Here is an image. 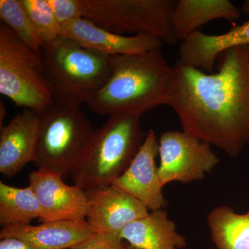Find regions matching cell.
Returning a JSON list of instances; mask_svg holds the SVG:
<instances>
[{
  "label": "cell",
  "mask_w": 249,
  "mask_h": 249,
  "mask_svg": "<svg viewBox=\"0 0 249 249\" xmlns=\"http://www.w3.org/2000/svg\"><path fill=\"white\" fill-rule=\"evenodd\" d=\"M61 175L37 170L29 174V186L41 207V222L70 220L85 222L88 198L79 186H69Z\"/></svg>",
  "instance_id": "cell-10"
},
{
  "label": "cell",
  "mask_w": 249,
  "mask_h": 249,
  "mask_svg": "<svg viewBox=\"0 0 249 249\" xmlns=\"http://www.w3.org/2000/svg\"><path fill=\"white\" fill-rule=\"evenodd\" d=\"M159 149L160 143L155 131L150 129L128 168L111 183L133 196L152 211L163 209L168 205L155 162Z\"/></svg>",
  "instance_id": "cell-11"
},
{
  "label": "cell",
  "mask_w": 249,
  "mask_h": 249,
  "mask_svg": "<svg viewBox=\"0 0 249 249\" xmlns=\"http://www.w3.org/2000/svg\"><path fill=\"white\" fill-rule=\"evenodd\" d=\"M44 74L55 101L81 106L111 76L109 56L60 37L40 51Z\"/></svg>",
  "instance_id": "cell-4"
},
{
  "label": "cell",
  "mask_w": 249,
  "mask_h": 249,
  "mask_svg": "<svg viewBox=\"0 0 249 249\" xmlns=\"http://www.w3.org/2000/svg\"><path fill=\"white\" fill-rule=\"evenodd\" d=\"M38 116L37 149L34 163L65 178L84 151L94 132L80 106L53 100Z\"/></svg>",
  "instance_id": "cell-5"
},
{
  "label": "cell",
  "mask_w": 249,
  "mask_h": 249,
  "mask_svg": "<svg viewBox=\"0 0 249 249\" xmlns=\"http://www.w3.org/2000/svg\"><path fill=\"white\" fill-rule=\"evenodd\" d=\"M241 10L229 0H179L172 14L178 42H182L199 27L215 19L231 23L240 19Z\"/></svg>",
  "instance_id": "cell-17"
},
{
  "label": "cell",
  "mask_w": 249,
  "mask_h": 249,
  "mask_svg": "<svg viewBox=\"0 0 249 249\" xmlns=\"http://www.w3.org/2000/svg\"><path fill=\"white\" fill-rule=\"evenodd\" d=\"M71 249H135L120 236L107 233H94Z\"/></svg>",
  "instance_id": "cell-22"
},
{
  "label": "cell",
  "mask_w": 249,
  "mask_h": 249,
  "mask_svg": "<svg viewBox=\"0 0 249 249\" xmlns=\"http://www.w3.org/2000/svg\"><path fill=\"white\" fill-rule=\"evenodd\" d=\"M60 37L76 41L85 48L107 56L137 55L160 50L163 43L145 34L124 36L106 30L85 18L62 24Z\"/></svg>",
  "instance_id": "cell-12"
},
{
  "label": "cell",
  "mask_w": 249,
  "mask_h": 249,
  "mask_svg": "<svg viewBox=\"0 0 249 249\" xmlns=\"http://www.w3.org/2000/svg\"><path fill=\"white\" fill-rule=\"evenodd\" d=\"M0 249H33L25 242L17 238L9 237L1 239Z\"/></svg>",
  "instance_id": "cell-24"
},
{
  "label": "cell",
  "mask_w": 249,
  "mask_h": 249,
  "mask_svg": "<svg viewBox=\"0 0 249 249\" xmlns=\"http://www.w3.org/2000/svg\"><path fill=\"white\" fill-rule=\"evenodd\" d=\"M0 93L36 113L53 101L40 54L4 24L0 25Z\"/></svg>",
  "instance_id": "cell-7"
},
{
  "label": "cell",
  "mask_w": 249,
  "mask_h": 249,
  "mask_svg": "<svg viewBox=\"0 0 249 249\" xmlns=\"http://www.w3.org/2000/svg\"><path fill=\"white\" fill-rule=\"evenodd\" d=\"M1 108H0V127L2 126V121L4 120L5 116H6V108H5L4 104L2 103H0Z\"/></svg>",
  "instance_id": "cell-25"
},
{
  "label": "cell",
  "mask_w": 249,
  "mask_h": 249,
  "mask_svg": "<svg viewBox=\"0 0 249 249\" xmlns=\"http://www.w3.org/2000/svg\"><path fill=\"white\" fill-rule=\"evenodd\" d=\"M241 11L245 13V14H249V0H246L244 1L242 8H241Z\"/></svg>",
  "instance_id": "cell-26"
},
{
  "label": "cell",
  "mask_w": 249,
  "mask_h": 249,
  "mask_svg": "<svg viewBox=\"0 0 249 249\" xmlns=\"http://www.w3.org/2000/svg\"><path fill=\"white\" fill-rule=\"evenodd\" d=\"M39 120L37 114L24 108L6 125L0 127V173L13 178L35 160Z\"/></svg>",
  "instance_id": "cell-13"
},
{
  "label": "cell",
  "mask_w": 249,
  "mask_h": 249,
  "mask_svg": "<svg viewBox=\"0 0 249 249\" xmlns=\"http://www.w3.org/2000/svg\"><path fill=\"white\" fill-rule=\"evenodd\" d=\"M119 236L135 249H178L187 246L184 236L177 231L176 224L162 209L131 223Z\"/></svg>",
  "instance_id": "cell-16"
},
{
  "label": "cell",
  "mask_w": 249,
  "mask_h": 249,
  "mask_svg": "<svg viewBox=\"0 0 249 249\" xmlns=\"http://www.w3.org/2000/svg\"><path fill=\"white\" fill-rule=\"evenodd\" d=\"M85 191L88 198L85 222L93 233L119 236L131 223L149 214L142 202L113 185Z\"/></svg>",
  "instance_id": "cell-9"
},
{
  "label": "cell",
  "mask_w": 249,
  "mask_h": 249,
  "mask_svg": "<svg viewBox=\"0 0 249 249\" xmlns=\"http://www.w3.org/2000/svg\"><path fill=\"white\" fill-rule=\"evenodd\" d=\"M41 217L37 196L30 186L18 188L0 181V224L1 227L28 225Z\"/></svg>",
  "instance_id": "cell-19"
},
{
  "label": "cell",
  "mask_w": 249,
  "mask_h": 249,
  "mask_svg": "<svg viewBox=\"0 0 249 249\" xmlns=\"http://www.w3.org/2000/svg\"><path fill=\"white\" fill-rule=\"evenodd\" d=\"M93 234L86 222L62 220L36 226H6L1 229L0 238H17L33 249H71Z\"/></svg>",
  "instance_id": "cell-14"
},
{
  "label": "cell",
  "mask_w": 249,
  "mask_h": 249,
  "mask_svg": "<svg viewBox=\"0 0 249 249\" xmlns=\"http://www.w3.org/2000/svg\"><path fill=\"white\" fill-rule=\"evenodd\" d=\"M207 222L217 249H249V212L238 214L218 206L208 214Z\"/></svg>",
  "instance_id": "cell-18"
},
{
  "label": "cell",
  "mask_w": 249,
  "mask_h": 249,
  "mask_svg": "<svg viewBox=\"0 0 249 249\" xmlns=\"http://www.w3.org/2000/svg\"><path fill=\"white\" fill-rule=\"evenodd\" d=\"M111 76L87 105L101 115L135 114L168 106L175 72L160 49L137 55H111Z\"/></svg>",
  "instance_id": "cell-2"
},
{
  "label": "cell",
  "mask_w": 249,
  "mask_h": 249,
  "mask_svg": "<svg viewBox=\"0 0 249 249\" xmlns=\"http://www.w3.org/2000/svg\"><path fill=\"white\" fill-rule=\"evenodd\" d=\"M44 45L60 37L62 24L54 14L49 0H20Z\"/></svg>",
  "instance_id": "cell-21"
},
{
  "label": "cell",
  "mask_w": 249,
  "mask_h": 249,
  "mask_svg": "<svg viewBox=\"0 0 249 249\" xmlns=\"http://www.w3.org/2000/svg\"><path fill=\"white\" fill-rule=\"evenodd\" d=\"M0 18L19 40L40 54L45 45L20 0H0Z\"/></svg>",
  "instance_id": "cell-20"
},
{
  "label": "cell",
  "mask_w": 249,
  "mask_h": 249,
  "mask_svg": "<svg viewBox=\"0 0 249 249\" xmlns=\"http://www.w3.org/2000/svg\"><path fill=\"white\" fill-rule=\"evenodd\" d=\"M241 46H249V21L220 35H208L199 30L195 31L181 42L178 61L212 73L222 52Z\"/></svg>",
  "instance_id": "cell-15"
},
{
  "label": "cell",
  "mask_w": 249,
  "mask_h": 249,
  "mask_svg": "<svg viewBox=\"0 0 249 249\" xmlns=\"http://www.w3.org/2000/svg\"><path fill=\"white\" fill-rule=\"evenodd\" d=\"M140 119L116 114L94 129L70 173L74 185L84 190L109 185L126 171L146 137Z\"/></svg>",
  "instance_id": "cell-3"
},
{
  "label": "cell",
  "mask_w": 249,
  "mask_h": 249,
  "mask_svg": "<svg viewBox=\"0 0 249 249\" xmlns=\"http://www.w3.org/2000/svg\"><path fill=\"white\" fill-rule=\"evenodd\" d=\"M83 18L115 34H145L163 44L178 42L172 23L174 0H81Z\"/></svg>",
  "instance_id": "cell-6"
},
{
  "label": "cell",
  "mask_w": 249,
  "mask_h": 249,
  "mask_svg": "<svg viewBox=\"0 0 249 249\" xmlns=\"http://www.w3.org/2000/svg\"><path fill=\"white\" fill-rule=\"evenodd\" d=\"M208 73L177 62L168 106L182 131L237 157L249 145V46L227 49Z\"/></svg>",
  "instance_id": "cell-1"
},
{
  "label": "cell",
  "mask_w": 249,
  "mask_h": 249,
  "mask_svg": "<svg viewBox=\"0 0 249 249\" xmlns=\"http://www.w3.org/2000/svg\"><path fill=\"white\" fill-rule=\"evenodd\" d=\"M159 143V174L163 187L173 181L187 183L200 180L219 162L209 143L183 131L163 132Z\"/></svg>",
  "instance_id": "cell-8"
},
{
  "label": "cell",
  "mask_w": 249,
  "mask_h": 249,
  "mask_svg": "<svg viewBox=\"0 0 249 249\" xmlns=\"http://www.w3.org/2000/svg\"><path fill=\"white\" fill-rule=\"evenodd\" d=\"M60 24L83 18L81 0H49Z\"/></svg>",
  "instance_id": "cell-23"
}]
</instances>
